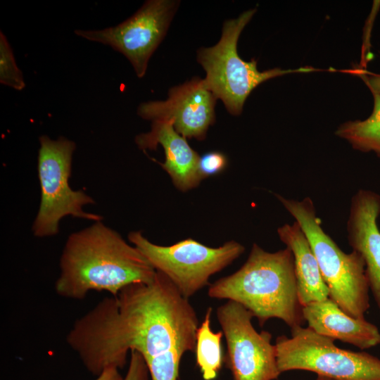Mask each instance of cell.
I'll return each mask as SVG.
<instances>
[{
    "mask_svg": "<svg viewBox=\"0 0 380 380\" xmlns=\"http://www.w3.org/2000/svg\"><path fill=\"white\" fill-rule=\"evenodd\" d=\"M360 76L365 81L372 93L380 95V75L367 74L361 71Z\"/></svg>",
    "mask_w": 380,
    "mask_h": 380,
    "instance_id": "cell-22",
    "label": "cell"
},
{
    "mask_svg": "<svg viewBox=\"0 0 380 380\" xmlns=\"http://www.w3.org/2000/svg\"><path fill=\"white\" fill-rule=\"evenodd\" d=\"M128 239L156 271L165 275L187 299L207 286L212 275L229 265L245 251L243 245L234 240L217 248L192 239L160 246L148 240L139 231L130 232Z\"/></svg>",
    "mask_w": 380,
    "mask_h": 380,
    "instance_id": "cell-8",
    "label": "cell"
},
{
    "mask_svg": "<svg viewBox=\"0 0 380 380\" xmlns=\"http://www.w3.org/2000/svg\"><path fill=\"white\" fill-rule=\"evenodd\" d=\"M208 296L241 304L258 319L260 327L272 318L282 320L290 329L305 322L293 255L288 247L268 252L253 243L244 264L211 284Z\"/></svg>",
    "mask_w": 380,
    "mask_h": 380,
    "instance_id": "cell-3",
    "label": "cell"
},
{
    "mask_svg": "<svg viewBox=\"0 0 380 380\" xmlns=\"http://www.w3.org/2000/svg\"><path fill=\"white\" fill-rule=\"evenodd\" d=\"M217 319L226 341L224 357L232 380H276L279 370L272 334L256 331L253 315L241 304L227 300L216 310Z\"/></svg>",
    "mask_w": 380,
    "mask_h": 380,
    "instance_id": "cell-9",
    "label": "cell"
},
{
    "mask_svg": "<svg viewBox=\"0 0 380 380\" xmlns=\"http://www.w3.org/2000/svg\"><path fill=\"white\" fill-rule=\"evenodd\" d=\"M0 83L15 90L25 87L23 75L18 67L11 46L0 32Z\"/></svg>",
    "mask_w": 380,
    "mask_h": 380,
    "instance_id": "cell-18",
    "label": "cell"
},
{
    "mask_svg": "<svg viewBox=\"0 0 380 380\" xmlns=\"http://www.w3.org/2000/svg\"><path fill=\"white\" fill-rule=\"evenodd\" d=\"M279 239L292 252L299 300L303 306L329 298L317 259L297 222L277 229Z\"/></svg>",
    "mask_w": 380,
    "mask_h": 380,
    "instance_id": "cell-15",
    "label": "cell"
},
{
    "mask_svg": "<svg viewBox=\"0 0 380 380\" xmlns=\"http://www.w3.org/2000/svg\"><path fill=\"white\" fill-rule=\"evenodd\" d=\"M147 364L143 356L137 351L130 352L127 373L122 380H149Z\"/></svg>",
    "mask_w": 380,
    "mask_h": 380,
    "instance_id": "cell-21",
    "label": "cell"
},
{
    "mask_svg": "<svg viewBox=\"0 0 380 380\" xmlns=\"http://www.w3.org/2000/svg\"><path fill=\"white\" fill-rule=\"evenodd\" d=\"M212 308L207 309L196 336V362L204 380L216 379L224 363L221 344L223 333L212 329Z\"/></svg>",
    "mask_w": 380,
    "mask_h": 380,
    "instance_id": "cell-16",
    "label": "cell"
},
{
    "mask_svg": "<svg viewBox=\"0 0 380 380\" xmlns=\"http://www.w3.org/2000/svg\"><path fill=\"white\" fill-rule=\"evenodd\" d=\"M135 141L144 151L155 150L159 144L163 147L165 160L160 165L179 190L186 191L200 184V156L189 146L186 139L175 130L171 120L153 121L151 131L138 135Z\"/></svg>",
    "mask_w": 380,
    "mask_h": 380,
    "instance_id": "cell-13",
    "label": "cell"
},
{
    "mask_svg": "<svg viewBox=\"0 0 380 380\" xmlns=\"http://www.w3.org/2000/svg\"><path fill=\"white\" fill-rule=\"evenodd\" d=\"M59 267L55 291L70 300L91 291L115 296L128 285L151 282L156 273L134 246L101 221L68 236Z\"/></svg>",
    "mask_w": 380,
    "mask_h": 380,
    "instance_id": "cell-2",
    "label": "cell"
},
{
    "mask_svg": "<svg viewBox=\"0 0 380 380\" xmlns=\"http://www.w3.org/2000/svg\"><path fill=\"white\" fill-rule=\"evenodd\" d=\"M227 165V158L219 151H211L200 156L198 171L203 179L222 172Z\"/></svg>",
    "mask_w": 380,
    "mask_h": 380,
    "instance_id": "cell-20",
    "label": "cell"
},
{
    "mask_svg": "<svg viewBox=\"0 0 380 380\" xmlns=\"http://www.w3.org/2000/svg\"><path fill=\"white\" fill-rule=\"evenodd\" d=\"M308 239L329 289V298L350 316L365 319L369 308V284L362 255L343 252L323 230L310 197L302 200L275 194Z\"/></svg>",
    "mask_w": 380,
    "mask_h": 380,
    "instance_id": "cell-4",
    "label": "cell"
},
{
    "mask_svg": "<svg viewBox=\"0 0 380 380\" xmlns=\"http://www.w3.org/2000/svg\"><path fill=\"white\" fill-rule=\"evenodd\" d=\"M216 100L203 79L194 77L172 87L167 100L140 104L137 114L152 122L171 120L175 130L186 139L202 140L205 139L209 126L215 122Z\"/></svg>",
    "mask_w": 380,
    "mask_h": 380,
    "instance_id": "cell-11",
    "label": "cell"
},
{
    "mask_svg": "<svg viewBox=\"0 0 380 380\" xmlns=\"http://www.w3.org/2000/svg\"><path fill=\"white\" fill-rule=\"evenodd\" d=\"M334 341L308 327L291 329L290 337L279 336L274 343L279 372L308 371L333 380H380L379 358L340 348Z\"/></svg>",
    "mask_w": 380,
    "mask_h": 380,
    "instance_id": "cell-6",
    "label": "cell"
},
{
    "mask_svg": "<svg viewBox=\"0 0 380 380\" xmlns=\"http://www.w3.org/2000/svg\"><path fill=\"white\" fill-rule=\"evenodd\" d=\"M37 170L41 187V201L32 232L37 237H46L58 232L59 222L68 215L94 222L102 217L86 213L83 206L94 200L82 190H72L69 185L74 141L46 135L39 137Z\"/></svg>",
    "mask_w": 380,
    "mask_h": 380,
    "instance_id": "cell-7",
    "label": "cell"
},
{
    "mask_svg": "<svg viewBox=\"0 0 380 380\" xmlns=\"http://www.w3.org/2000/svg\"><path fill=\"white\" fill-rule=\"evenodd\" d=\"M197 313L172 281L156 271L150 283H137L103 298L77 318L65 337L85 369L95 376L122 369L128 353L145 361L169 350L194 352Z\"/></svg>",
    "mask_w": 380,
    "mask_h": 380,
    "instance_id": "cell-1",
    "label": "cell"
},
{
    "mask_svg": "<svg viewBox=\"0 0 380 380\" xmlns=\"http://www.w3.org/2000/svg\"><path fill=\"white\" fill-rule=\"evenodd\" d=\"M256 11V8L249 9L235 19L224 21L220 41L212 47H202L197 51V61L206 73L203 80L207 88L217 99L222 100L228 112L234 115L241 114L249 94L266 80L287 74L315 70L305 67L260 71L255 60L246 61L239 56V37Z\"/></svg>",
    "mask_w": 380,
    "mask_h": 380,
    "instance_id": "cell-5",
    "label": "cell"
},
{
    "mask_svg": "<svg viewBox=\"0 0 380 380\" xmlns=\"http://www.w3.org/2000/svg\"><path fill=\"white\" fill-rule=\"evenodd\" d=\"M119 371L120 369L115 367L108 368L96 376L94 380H122L123 376Z\"/></svg>",
    "mask_w": 380,
    "mask_h": 380,
    "instance_id": "cell-23",
    "label": "cell"
},
{
    "mask_svg": "<svg viewBox=\"0 0 380 380\" xmlns=\"http://www.w3.org/2000/svg\"><path fill=\"white\" fill-rule=\"evenodd\" d=\"M308 327L322 336L362 350L380 345V331L365 319L348 315L330 298L303 306Z\"/></svg>",
    "mask_w": 380,
    "mask_h": 380,
    "instance_id": "cell-14",
    "label": "cell"
},
{
    "mask_svg": "<svg viewBox=\"0 0 380 380\" xmlns=\"http://www.w3.org/2000/svg\"><path fill=\"white\" fill-rule=\"evenodd\" d=\"M372 94L374 107L371 115L364 120L343 123L335 134L347 140L354 149L362 152L372 151L380 157V95Z\"/></svg>",
    "mask_w": 380,
    "mask_h": 380,
    "instance_id": "cell-17",
    "label": "cell"
},
{
    "mask_svg": "<svg viewBox=\"0 0 380 380\" xmlns=\"http://www.w3.org/2000/svg\"><path fill=\"white\" fill-rule=\"evenodd\" d=\"M314 380H333V379H328V378L323 377V376H317L316 379H314Z\"/></svg>",
    "mask_w": 380,
    "mask_h": 380,
    "instance_id": "cell-24",
    "label": "cell"
},
{
    "mask_svg": "<svg viewBox=\"0 0 380 380\" xmlns=\"http://www.w3.org/2000/svg\"><path fill=\"white\" fill-rule=\"evenodd\" d=\"M380 195L359 189L352 197L347 222L348 241L360 253L365 264L369 289L380 310Z\"/></svg>",
    "mask_w": 380,
    "mask_h": 380,
    "instance_id": "cell-12",
    "label": "cell"
},
{
    "mask_svg": "<svg viewBox=\"0 0 380 380\" xmlns=\"http://www.w3.org/2000/svg\"><path fill=\"white\" fill-rule=\"evenodd\" d=\"M184 354L182 350H172L146 361L151 380H177Z\"/></svg>",
    "mask_w": 380,
    "mask_h": 380,
    "instance_id": "cell-19",
    "label": "cell"
},
{
    "mask_svg": "<svg viewBox=\"0 0 380 380\" xmlns=\"http://www.w3.org/2000/svg\"><path fill=\"white\" fill-rule=\"evenodd\" d=\"M179 2L148 0L119 25L98 30H76L75 33L123 54L141 78L146 74L151 56L165 37Z\"/></svg>",
    "mask_w": 380,
    "mask_h": 380,
    "instance_id": "cell-10",
    "label": "cell"
}]
</instances>
